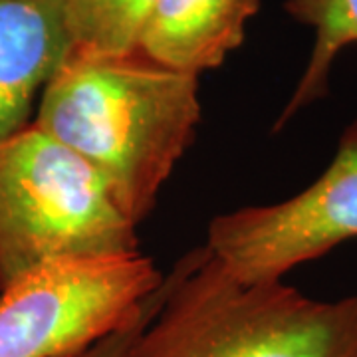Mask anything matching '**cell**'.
<instances>
[{
	"label": "cell",
	"instance_id": "cell-1",
	"mask_svg": "<svg viewBox=\"0 0 357 357\" xmlns=\"http://www.w3.org/2000/svg\"><path fill=\"white\" fill-rule=\"evenodd\" d=\"M201 121L199 76L139 50L70 52L40 93L34 123L88 163L139 225Z\"/></svg>",
	"mask_w": 357,
	"mask_h": 357
},
{
	"label": "cell",
	"instance_id": "cell-2",
	"mask_svg": "<svg viewBox=\"0 0 357 357\" xmlns=\"http://www.w3.org/2000/svg\"><path fill=\"white\" fill-rule=\"evenodd\" d=\"M131 357H357V296L328 302L282 280L243 282L203 246L165 278Z\"/></svg>",
	"mask_w": 357,
	"mask_h": 357
},
{
	"label": "cell",
	"instance_id": "cell-3",
	"mask_svg": "<svg viewBox=\"0 0 357 357\" xmlns=\"http://www.w3.org/2000/svg\"><path fill=\"white\" fill-rule=\"evenodd\" d=\"M139 252L102 177L34 121L0 141V292L58 260Z\"/></svg>",
	"mask_w": 357,
	"mask_h": 357
},
{
	"label": "cell",
	"instance_id": "cell-4",
	"mask_svg": "<svg viewBox=\"0 0 357 357\" xmlns=\"http://www.w3.org/2000/svg\"><path fill=\"white\" fill-rule=\"evenodd\" d=\"M165 276L137 255L70 258L0 292V357H62L123 326Z\"/></svg>",
	"mask_w": 357,
	"mask_h": 357
},
{
	"label": "cell",
	"instance_id": "cell-5",
	"mask_svg": "<svg viewBox=\"0 0 357 357\" xmlns=\"http://www.w3.org/2000/svg\"><path fill=\"white\" fill-rule=\"evenodd\" d=\"M357 238V119L344 129L330 167L310 187L274 204L213 218L206 248L234 278L278 282L290 270Z\"/></svg>",
	"mask_w": 357,
	"mask_h": 357
},
{
	"label": "cell",
	"instance_id": "cell-6",
	"mask_svg": "<svg viewBox=\"0 0 357 357\" xmlns=\"http://www.w3.org/2000/svg\"><path fill=\"white\" fill-rule=\"evenodd\" d=\"M72 48L68 0H0V141L34 121Z\"/></svg>",
	"mask_w": 357,
	"mask_h": 357
},
{
	"label": "cell",
	"instance_id": "cell-7",
	"mask_svg": "<svg viewBox=\"0 0 357 357\" xmlns=\"http://www.w3.org/2000/svg\"><path fill=\"white\" fill-rule=\"evenodd\" d=\"M260 0H155L137 50L157 64L201 76L244 42Z\"/></svg>",
	"mask_w": 357,
	"mask_h": 357
},
{
	"label": "cell",
	"instance_id": "cell-8",
	"mask_svg": "<svg viewBox=\"0 0 357 357\" xmlns=\"http://www.w3.org/2000/svg\"><path fill=\"white\" fill-rule=\"evenodd\" d=\"M284 10L296 22L314 30V48L276 121V129H282L307 105L328 96L337 56L357 44V0H286Z\"/></svg>",
	"mask_w": 357,
	"mask_h": 357
},
{
	"label": "cell",
	"instance_id": "cell-9",
	"mask_svg": "<svg viewBox=\"0 0 357 357\" xmlns=\"http://www.w3.org/2000/svg\"><path fill=\"white\" fill-rule=\"evenodd\" d=\"M155 0H68L72 52L117 56L137 50Z\"/></svg>",
	"mask_w": 357,
	"mask_h": 357
},
{
	"label": "cell",
	"instance_id": "cell-10",
	"mask_svg": "<svg viewBox=\"0 0 357 357\" xmlns=\"http://www.w3.org/2000/svg\"><path fill=\"white\" fill-rule=\"evenodd\" d=\"M163 298H165V280L123 326H119L117 330L103 335L102 340L93 342L88 347L62 357H131L143 330L149 326V321L155 318V314L163 304Z\"/></svg>",
	"mask_w": 357,
	"mask_h": 357
}]
</instances>
